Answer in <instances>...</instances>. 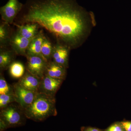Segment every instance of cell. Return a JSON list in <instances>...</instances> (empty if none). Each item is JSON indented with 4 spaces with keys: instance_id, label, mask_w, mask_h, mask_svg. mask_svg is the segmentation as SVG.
<instances>
[{
    "instance_id": "6da1fadb",
    "label": "cell",
    "mask_w": 131,
    "mask_h": 131,
    "mask_svg": "<svg viewBox=\"0 0 131 131\" xmlns=\"http://www.w3.org/2000/svg\"><path fill=\"white\" fill-rule=\"evenodd\" d=\"M86 12L75 0H26L13 24H37L69 49L80 46L86 32Z\"/></svg>"
},
{
    "instance_id": "7a4b0ae2",
    "label": "cell",
    "mask_w": 131,
    "mask_h": 131,
    "mask_svg": "<svg viewBox=\"0 0 131 131\" xmlns=\"http://www.w3.org/2000/svg\"><path fill=\"white\" fill-rule=\"evenodd\" d=\"M26 117L36 122H40L49 117L56 116L57 112L55 96L38 93L35 100L24 110Z\"/></svg>"
},
{
    "instance_id": "3957f363",
    "label": "cell",
    "mask_w": 131,
    "mask_h": 131,
    "mask_svg": "<svg viewBox=\"0 0 131 131\" xmlns=\"http://www.w3.org/2000/svg\"><path fill=\"white\" fill-rule=\"evenodd\" d=\"M27 118L20 107L9 104L2 108L0 113V130L5 131L10 127L21 126L25 124Z\"/></svg>"
},
{
    "instance_id": "277c9868",
    "label": "cell",
    "mask_w": 131,
    "mask_h": 131,
    "mask_svg": "<svg viewBox=\"0 0 131 131\" xmlns=\"http://www.w3.org/2000/svg\"><path fill=\"white\" fill-rule=\"evenodd\" d=\"M26 57L27 59V71L42 79L45 74L49 61L40 55L27 56Z\"/></svg>"
},
{
    "instance_id": "5b68a950",
    "label": "cell",
    "mask_w": 131,
    "mask_h": 131,
    "mask_svg": "<svg viewBox=\"0 0 131 131\" xmlns=\"http://www.w3.org/2000/svg\"><path fill=\"white\" fill-rule=\"evenodd\" d=\"M24 5L18 0H8L6 4L0 8V14L3 22L9 25L13 24Z\"/></svg>"
},
{
    "instance_id": "8992f818",
    "label": "cell",
    "mask_w": 131,
    "mask_h": 131,
    "mask_svg": "<svg viewBox=\"0 0 131 131\" xmlns=\"http://www.w3.org/2000/svg\"><path fill=\"white\" fill-rule=\"evenodd\" d=\"M13 91L15 102L23 110L31 104L38 93L27 89L18 82L14 85Z\"/></svg>"
},
{
    "instance_id": "52a82bcc",
    "label": "cell",
    "mask_w": 131,
    "mask_h": 131,
    "mask_svg": "<svg viewBox=\"0 0 131 131\" xmlns=\"http://www.w3.org/2000/svg\"><path fill=\"white\" fill-rule=\"evenodd\" d=\"M32 39L24 37L16 31L14 33L12 34L9 45L16 55L26 57L27 51Z\"/></svg>"
},
{
    "instance_id": "ba28073f",
    "label": "cell",
    "mask_w": 131,
    "mask_h": 131,
    "mask_svg": "<svg viewBox=\"0 0 131 131\" xmlns=\"http://www.w3.org/2000/svg\"><path fill=\"white\" fill-rule=\"evenodd\" d=\"M62 81V80L53 78L45 75L41 79L38 92L55 96Z\"/></svg>"
},
{
    "instance_id": "9c48e42d",
    "label": "cell",
    "mask_w": 131,
    "mask_h": 131,
    "mask_svg": "<svg viewBox=\"0 0 131 131\" xmlns=\"http://www.w3.org/2000/svg\"><path fill=\"white\" fill-rule=\"evenodd\" d=\"M41 81V79L27 71L24 75L19 79L18 83L27 89L38 92Z\"/></svg>"
},
{
    "instance_id": "30bf717a",
    "label": "cell",
    "mask_w": 131,
    "mask_h": 131,
    "mask_svg": "<svg viewBox=\"0 0 131 131\" xmlns=\"http://www.w3.org/2000/svg\"><path fill=\"white\" fill-rule=\"evenodd\" d=\"M69 50L67 47L57 44L53 46L52 58L53 61L66 68L68 64Z\"/></svg>"
},
{
    "instance_id": "8fae6325",
    "label": "cell",
    "mask_w": 131,
    "mask_h": 131,
    "mask_svg": "<svg viewBox=\"0 0 131 131\" xmlns=\"http://www.w3.org/2000/svg\"><path fill=\"white\" fill-rule=\"evenodd\" d=\"M45 37V36L42 30L39 31L38 34L33 39L29 45L27 51L26 56L31 55L42 56L41 54V48Z\"/></svg>"
},
{
    "instance_id": "7c38bea8",
    "label": "cell",
    "mask_w": 131,
    "mask_h": 131,
    "mask_svg": "<svg viewBox=\"0 0 131 131\" xmlns=\"http://www.w3.org/2000/svg\"><path fill=\"white\" fill-rule=\"evenodd\" d=\"M17 28L16 31L24 37L32 39L38 32L39 26L37 24H29L20 25L13 24Z\"/></svg>"
},
{
    "instance_id": "4fadbf2b",
    "label": "cell",
    "mask_w": 131,
    "mask_h": 131,
    "mask_svg": "<svg viewBox=\"0 0 131 131\" xmlns=\"http://www.w3.org/2000/svg\"><path fill=\"white\" fill-rule=\"evenodd\" d=\"M65 68L54 61H49L45 75L53 78L63 80L65 76Z\"/></svg>"
},
{
    "instance_id": "5bb4252c",
    "label": "cell",
    "mask_w": 131,
    "mask_h": 131,
    "mask_svg": "<svg viewBox=\"0 0 131 131\" xmlns=\"http://www.w3.org/2000/svg\"><path fill=\"white\" fill-rule=\"evenodd\" d=\"M16 54L12 49L1 48L0 51V69L5 70L9 68L14 62Z\"/></svg>"
},
{
    "instance_id": "9a60e30c",
    "label": "cell",
    "mask_w": 131,
    "mask_h": 131,
    "mask_svg": "<svg viewBox=\"0 0 131 131\" xmlns=\"http://www.w3.org/2000/svg\"><path fill=\"white\" fill-rule=\"evenodd\" d=\"M9 24L5 22L1 23L0 25V46L1 48H7L12 34Z\"/></svg>"
},
{
    "instance_id": "2e32d148",
    "label": "cell",
    "mask_w": 131,
    "mask_h": 131,
    "mask_svg": "<svg viewBox=\"0 0 131 131\" xmlns=\"http://www.w3.org/2000/svg\"><path fill=\"white\" fill-rule=\"evenodd\" d=\"M8 68L10 75L14 78H20L25 74V67L20 62L14 61Z\"/></svg>"
},
{
    "instance_id": "e0dca14e",
    "label": "cell",
    "mask_w": 131,
    "mask_h": 131,
    "mask_svg": "<svg viewBox=\"0 0 131 131\" xmlns=\"http://www.w3.org/2000/svg\"><path fill=\"white\" fill-rule=\"evenodd\" d=\"M53 46L47 38L45 37L41 48V54L47 61H50L52 57Z\"/></svg>"
},
{
    "instance_id": "ac0fdd59",
    "label": "cell",
    "mask_w": 131,
    "mask_h": 131,
    "mask_svg": "<svg viewBox=\"0 0 131 131\" xmlns=\"http://www.w3.org/2000/svg\"><path fill=\"white\" fill-rule=\"evenodd\" d=\"M15 102L13 91L12 93L3 94H0V107H5L12 102Z\"/></svg>"
},
{
    "instance_id": "d6986e66",
    "label": "cell",
    "mask_w": 131,
    "mask_h": 131,
    "mask_svg": "<svg viewBox=\"0 0 131 131\" xmlns=\"http://www.w3.org/2000/svg\"><path fill=\"white\" fill-rule=\"evenodd\" d=\"M13 91L7 84L5 78L1 75L0 78V94H3L12 93Z\"/></svg>"
},
{
    "instance_id": "ffe728a7",
    "label": "cell",
    "mask_w": 131,
    "mask_h": 131,
    "mask_svg": "<svg viewBox=\"0 0 131 131\" xmlns=\"http://www.w3.org/2000/svg\"><path fill=\"white\" fill-rule=\"evenodd\" d=\"M107 131H125L121 125L115 124L110 126Z\"/></svg>"
},
{
    "instance_id": "44dd1931",
    "label": "cell",
    "mask_w": 131,
    "mask_h": 131,
    "mask_svg": "<svg viewBox=\"0 0 131 131\" xmlns=\"http://www.w3.org/2000/svg\"><path fill=\"white\" fill-rule=\"evenodd\" d=\"M125 131H131V121H124L121 123Z\"/></svg>"
},
{
    "instance_id": "7402d4cb",
    "label": "cell",
    "mask_w": 131,
    "mask_h": 131,
    "mask_svg": "<svg viewBox=\"0 0 131 131\" xmlns=\"http://www.w3.org/2000/svg\"><path fill=\"white\" fill-rule=\"evenodd\" d=\"M86 131H100L99 129L96 128H88L86 130Z\"/></svg>"
}]
</instances>
